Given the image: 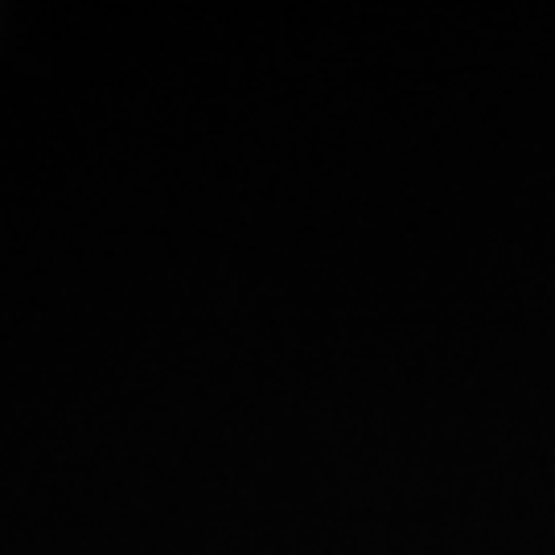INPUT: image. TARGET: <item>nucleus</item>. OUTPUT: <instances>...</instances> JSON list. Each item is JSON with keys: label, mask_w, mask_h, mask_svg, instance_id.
I'll return each instance as SVG.
<instances>
[]
</instances>
